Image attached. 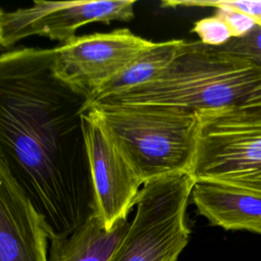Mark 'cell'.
<instances>
[{
    "instance_id": "cell-1",
    "label": "cell",
    "mask_w": 261,
    "mask_h": 261,
    "mask_svg": "<svg viewBox=\"0 0 261 261\" xmlns=\"http://www.w3.org/2000/svg\"><path fill=\"white\" fill-rule=\"evenodd\" d=\"M54 48L0 57V161L48 229L71 234L96 214L83 113L87 98L58 79Z\"/></svg>"
},
{
    "instance_id": "cell-2",
    "label": "cell",
    "mask_w": 261,
    "mask_h": 261,
    "mask_svg": "<svg viewBox=\"0 0 261 261\" xmlns=\"http://www.w3.org/2000/svg\"><path fill=\"white\" fill-rule=\"evenodd\" d=\"M260 96L259 63L201 41H185L153 81L94 104L162 105L199 112Z\"/></svg>"
},
{
    "instance_id": "cell-3",
    "label": "cell",
    "mask_w": 261,
    "mask_h": 261,
    "mask_svg": "<svg viewBox=\"0 0 261 261\" xmlns=\"http://www.w3.org/2000/svg\"><path fill=\"white\" fill-rule=\"evenodd\" d=\"M84 113L105 132L144 184L191 173L198 112L162 105L94 104Z\"/></svg>"
},
{
    "instance_id": "cell-4",
    "label": "cell",
    "mask_w": 261,
    "mask_h": 261,
    "mask_svg": "<svg viewBox=\"0 0 261 261\" xmlns=\"http://www.w3.org/2000/svg\"><path fill=\"white\" fill-rule=\"evenodd\" d=\"M191 175L261 195V96L199 111Z\"/></svg>"
},
{
    "instance_id": "cell-5",
    "label": "cell",
    "mask_w": 261,
    "mask_h": 261,
    "mask_svg": "<svg viewBox=\"0 0 261 261\" xmlns=\"http://www.w3.org/2000/svg\"><path fill=\"white\" fill-rule=\"evenodd\" d=\"M177 173L143 185L136 214L109 261H176L189 243L187 208L196 185Z\"/></svg>"
},
{
    "instance_id": "cell-6",
    "label": "cell",
    "mask_w": 261,
    "mask_h": 261,
    "mask_svg": "<svg viewBox=\"0 0 261 261\" xmlns=\"http://www.w3.org/2000/svg\"><path fill=\"white\" fill-rule=\"evenodd\" d=\"M154 43L127 29L75 37L54 48L53 69L58 79L90 102L105 84Z\"/></svg>"
},
{
    "instance_id": "cell-7",
    "label": "cell",
    "mask_w": 261,
    "mask_h": 261,
    "mask_svg": "<svg viewBox=\"0 0 261 261\" xmlns=\"http://www.w3.org/2000/svg\"><path fill=\"white\" fill-rule=\"evenodd\" d=\"M134 0L45 1L13 11L0 10V44L9 48L30 36L47 37L62 45L75 38L79 28L92 23L128 21L134 18Z\"/></svg>"
},
{
    "instance_id": "cell-8",
    "label": "cell",
    "mask_w": 261,
    "mask_h": 261,
    "mask_svg": "<svg viewBox=\"0 0 261 261\" xmlns=\"http://www.w3.org/2000/svg\"><path fill=\"white\" fill-rule=\"evenodd\" d=\"M83 126L96 215L110 230L126 220L144 182L105 132L86 113Z\"/></svg>"
},
{
    "instance_id": "cell-9",
    "label": "cell",
    "mask_w": 261,
    "mask_h": 261,
    "mask_svg": "<svg viewBox=\"0 0 261 261\" xmlns=\"http://www.w3.org/2000/svg\"><path fill=\"white\" fill-rule=\"evenodd\" d=\"M49 244L43 217L0 161V261H50Z\"/></svg>"
},
{
    "instance_id": "cell-10",
    "label": "cell",
    "mask_w": 261,
    "mask_h": 261,
    "mask_svg": "<svg viewBox=\"0 0 261 261\" xmlns=\"http://www.w3.org/2000/svg\"><path fill=\"white\" fill-rule=\"evenodd\" d=\"M191 199L199 214L226 230L261 234V195L233 187L198 181Z\"/></svg>"
},
{
    "instance_id": "cell-11",
    "label": "cell",
    "mask_w": 261,
    "mask_h": 261,
    "mask_svg": "<svg viewBox=\"0 0 261 261\" xmlns=\"http://www.w3.org/2000/svg\"><path fill=\"white\" fill-rule=\"evenodd\" d=\"M129 227L121 221L112 229L104 227L96 214L66 238L51 240L50 261H109Z\"/></svg>"
},
{
    "instance_id": "cell-12",
    "label": "cell",
    "mask_w": 261,
    "mask_h": 261,
    "mask_svg": "<svg viewBox=\"0 0 261 261\" xmlns=\"http://www.w3.org/2000/svg\"><path fill=\"white\" fill-rule=\"evenodd\" d=\"M185 40L155 42L153 46L129 63L122 71L105 84L88 106L107 97L120 94L153 81L173 60Z\"/></svg>"
},
{
    "instance_id": "cell-13",
    "label": "cell",
    "mask_w": 261,
    "mask_h": 261,
    "mask_svg": "<svg viewBox=\"0 0 261 261\" xmlns=\"http://www.w3.org/2000/svg\"><path fill=\"white\" fill-rule=\"evenodd\" d=\"M161 6L164 7H214L225 6L236 11L247 13L256 18L257 23L261 25V0L257 1H232V0H219V1H207V0H176V1H162Z\"/></svg>"
},
{
    "instance_id": "cell-14",
    "label": "cell",
    "mask_w": 261,
    "mask_h": 261,
    "mask_svg": "<svg viewBox=\"0 0 261 261\" xmlns=\"http://www.w3.org/2000/svg\"><path fill=\"white\" fill-rule=\"evenodd\" d=\"M191 32L197 34L202 43L213 47H221L232 38L228 25L215 14L195 22Z\"/></svg>"
},
{
    "instance_id": "cell-15",
    "label": "cell",
    "mask_w": 261,
    "mask_h": 261,
    "mask_svg": "<svg viewBox=\"0 0 261 261\" xmlns=\"http://www.w3.org/2000/svg\"><path fill=\"white\" fill-rule=\"evenodd\" d=\"M220 48L250 58L261 65V25L257 23L248 35L242 38H231Z\"/></svg>"
},
{
    "instance_id": "cell-16",
    "label": "cell",
    "mask_w": 261,
    "mask_h": 261,
    "mask_svg": "<svg viewBox=\"0 0 261 261\" xmlns=\"http://www.w3.org/2000/svg\"><path fill=\"white\" fill-rule=\"evenodd\" d=\"M215 15L220 17L229 28L232 38H242L248 35L257 24L256 18L253 16L232 10L225 6H214Z\"/></svg>"
}]
</instances>
